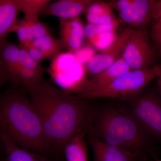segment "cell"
<instances>
[{
  "label": "cell",
  "mask_w": 161,
  "mask_h": 161,
  "mask_svg": "<svg viewBox=\"0 0 161 161\" xmlns=\"http://www.w3.org/2000/svg\"><path fill=\"white\" fill-rule=\"evenodd\" d=\"M7 77L5 71L3 69V68L0 65V88L3 86V84L7 82Z\"/></svg>",
  "instance_id": "29"
},
{
  "label": "cell",
  "mask_w": 161,
  "mask_h": 161,
  "mask_svg": "<svg viewBox=\"0 0 161 161\" xmlns=\"http://www.w3.org/2000/svg\"><path fill=\"white\" fill-rule=\"evenodd\" d=\"M120 57L132 70L150 68L158 64L157 51L147 30H132Z\"/></svg>",
  "instance_id": "7"
},
{
  "label": "cell",
  "mask_w": 161,
  "mask_h": 161,
  "mask_svg": "<svg viewBox=\"0 0 161 161\" xmlns=\"http://www.w3.org/2000/svg\"><path fill=\"white\" fill-rule=\"evenodd\" d=\"M30 28L31 43L35 40L47 35H50L49 28L46 24L40 20L34 22H29Z\"/></svg>",
  "instance_id": "24"
},
{
  "label": "cell",
  "mask_w": 161,
  "mask_h": 161,
  "mask_svg": "<svg viewBox=\"0 0 161 161\" xmlns=\"http://www.w3.org/2000/svg\"><path fill=\"white\" fill-rule=\"evenodd\" d=\"M158 58H159L161 61V45L158 51Z\"/></svg>",
  "instance_id": "30"
},
{
  "label": "cell",
  "mask_w": 161,
  "mask_h": 161,
  "mask_svg": "<svg viewBox=\"0 0 161 161\" xmlns=\"http://www.w3.org/2000/svg\"><path fill=\"white\" fill-rule=\"evenodd\" d=\"M22 47L26 50L31 58L38 63L40 64L43 60L47 59L41 51L33 46L31 43L26 46Z\"/></svg>",
  "instance_id": "25"
},
{
  "label": "cell",
  "mask_w": 161,
  "mask_h": 161,
  "mask_svg": "<svg viewBox=\"0 0 161 161\" xmlns=\"http://www.w3.org/2000/svg\"><path fill=\"white\" fill-rule=\"evenodd\" d=\"M132 0H112L108 2L112 9L119 13L131 5Z\"/></svg>",
  "instance_id": "26"
},
{
  "label": "cell",
  "mask_w": 161,
  "mask_h": 161,
  "mask_svg": "<svg viewBox=\"0 0 161 161\" xmlns=\"http://www.w3.org/2000/svg\"><path fill=\"white\" fill-rule=\"evenodd\" d=\"M31 44L41 51L47 59H53L65 48L60 39H57L51 35L35 40Z\"/></svg>",
  "instance_id": "18"
},
{
  "label": "cell",
  "mask_w": 161,
  "mask_h": 161,
  "mask_svg": "<svg viewBox=\"0 0 161 161\" xmlns=\"http://www.w3.org/2000/svg\"><path fill=\"white\" fill-rule=\"evenodd\" d=\"M132 28L127 27L106 48L99 53L93 56L84 67L87 76L91 77L99 74L111 66L120 58L122 50L132 31Z\"/></svg>",
  "instance_id": "8"
},
{
  "label": "cell",
  "mask_w": 161,
  "mask_h": 161,
  "mask_svg": "<svg viewBox=\"0 0 161 161\" xmlns=\"http://www.w3.org/2000/svg\"><path fill=\"white\" fill-rule=\"evenodd\" d=\"M92 132L108 143L156 159L158 150L145 133L126 108L109 104L95 108Z\"/></svg>",
  "instance_id": "3"
},
{
  "label": "cell",
  "mask_w": 161,
  "mask_h": 161,
  "mask_svg": "<svg viewBox=\"0 0 161 161\" xmlns=\"http://www.w3.org/2000/svg\"><path fill=\"white\" fill-rule=\"evenodd\" d=\"M19 46V63L21 66L27 69L33 70L44 74L45 69L40 64L36 62L31 58L26 49Z\"/></svg>",
  "instance_id": "23"
},
{
  "label": "cell",
  "mask_w": 161,
  "mask_h": 161,
  "mask_svg": "<svg viewBox=\"0 0 161 161\" xmlns=\"http://www.w3.org/2000/svg\"><path fill=\"white\" fill-rule=\"evenodd\" d=\"M93 0H60L51 3L39 13V17L55 16L60 19L79 17L85 14Z\"/></svg>",
  "instance_id": "10"
},
{
  "label": "cell",
  "mask_w": 161,
  "mask_h": 161,
  "mask_svg": "<svg viewBox=\"0 0 161 161\" xmlns=\"http://www.w3.org/2000/svg\"><path fill=\"white\" fill-rule=\"evenodd\" d=\"M131 5H132V4H131ZM131 5L125 9H123L122 10L119 12V13L122 20L125 23L128 24L130 27L132 28V25H133V15H132V8Z\"/></svg>",
  "instance_id": "27"
},
{
  "label": "cell",
  "mask_w": 161,
  "mask_h": 161,
  "mask_svg": "<svg viewBox=\"0 0 161 161\" xmlns=\"http://www.w3.org/2000/svg\"><path fill=\"white\" fill-rule=\"evenodd\" d=\"M0 131L18 146L39 155L55 151L26 90L18 85L11 84L0 95Z\"/></svg>",
  "instance_id": "2"
},
{
  "label": "cell",
  "mask_w": 161,
  "mask_h": 161,
  "mask_svg": "<svg viewBox=\"0 0 161 161\" xmlns=\"http://www.w3.org/2000/svg\"><path fill=\"white\" fill-rule=\"evenodd\" d=\"M127 110L145 133L161 143V100L158 92L145 89L129 101Z\"/></svg>",
  "instance_id": "5"
},
{
  "label": "cell",
  "mask_w": 161,
  "mask_h": 161,
  "mask_svg": "<svg viewBox=\"0 0 161 161\" xmlns=\"http://www.w3.org/2000/svg\"><path fill=\"white\" fill-rule=\"evenodd\" d=\"M14 32L16 34L21 46H26L31 43L29 23L25 19L18 20Z\"/></svg>",
  "instance_id": "22"
},
{
  "label": "cell",
  "mask_w": 161,
  "mask_h": 161,
  "mask_svg": "<svg viewBox=\"0 0 161 161\" xmlns=\"http://www.w3.org/2000/svg\"><path fill=\"white\" fill-rule=\"evenodd\" d=\"M20 11L19 0H0V44L14 31Z\"/></svg>",
  "instance_id": "12"
},
{
  "label": "cell",
  "mask_w": 161,
  "mask_h": 161,
  "mask_svg": "<svg viewBox=\"0 0 161 161\" xmlns=\"http://www.w3.org/2000/svg\"><path fill=\"white\" fill-rule=\"evenodd\" d=\"M86 136L92 148L94 161H147L149 158L108 143L96 137L90 130Z\"/></svg>",
  "instance_id": "9"
},
{
  "label": "cell",
  "mask_w": 161,
  "mask_h": 161,
  "mask_svg": "<svg viewBox=\"0 0 161 161\" xmlns=\"http://www.w3.org/2000/svg\"><path fill=\"white\" fill-rule=\"evenodd\" d=\"M19 45L6 40L0 44V65L5 72L19 64Z\"/></svg>",
  "instance_id": "19"
},
{
  "label": "cell",
  "mask_w": 161,
  "mask_h": 161,
  "mask_svg": "<svg viewBox=\"0 0 161 161\" xmlns=\"http://www.w3.org/2000/svg\"><path fill=\"white\" fill-rule=\"evenodd\" d=\"M150 27V39L158 52L161 45V0L156 3Z\"/></svg>",
  "instance_id": "21"
},
{
  "label": "cell",
  "mask_w": 161,
  "mask_h": 161,
  "mask_svg": "<svg viewBox=\"0 0 161 161\" xmlns=\"http://www.w3.org/2000/svg\"><path fill=\"white\" fill-rule=\"evenodd\" d=\"M74 54L60 53L51 59L48 72L51 79L58 88L68 94L77 95L86 88L88 82L85 70H74L72 63Z\"/></svg>",
  "instance_id": "6"
},
{
  "label": "cell",
  "mask_w": 161,
  "mask_h": 161,
  "mask_svg": "<svg viewBox=\"0 0 161 161\" xmlns=\"http://www.w3.org/2000/svg\"><path fill=\"white\" fill-rule=\"evenodd\" d=\"M51 2L49 0H19L20 11L24 13L26 21H37L40 11Z\"/></svg>",
  "instance_id": "20"
},
{
  "label": "cell",
  "mask_w": 161,
  "mask_h": 161,
  "mask_svg": "<svg viewBox=\"0 0 161 161\" xmlns=\"http://www.w3.org/2000/svg\"><path fill=\"white\" fill-rule=\"evenodd\" d=\"M158 65L150 68L132 70L106 85L85 90L76 95L88 99L110 98L129 101L156 78Z\"/></svg>",
  "instance_id": "4"
},
{
  "label": "cell",
  "mask_w": 161,
  "mask_h": 161,
  "mask_svg": "<svg viewBox=\"0 0 161 161\" xmlns=\"http://www.w3.org/2000/svg\"><path fill=\"white\" fill-rule=\"evenodd\" d=\"M86 133L80 132L65 144L63 152L66 161H88Z\"/></svg>",
  "instance_id": "17"
},
{
  "label": "cell",
  "mask_w": 161,
  "mask_h": 161,
  "mask_svg": "<svg viewBox=\"0 0 161 161\" xmlns=\"http://www.w3.org/2000/svg\"><path fill=\"white\" fill-rule=\"evenodd\" d=\"M85 14L89 24L99 25L109 24L117 20L108 3L93 0Z\"/></svg>",
  "instance_id": "16"
},
{
  "label": "cell",
  "mask_w": 161,
  "mask_h": 161,
  "mask_svg": "<svg viewBox=\"0 0 161 161\" xmlns=\"http://www.w3.org/2000/svg\"><path fill=\"white\" fill-rule=\"evenodd\" d=\"M0 140L5 153L4 161H46L39 154L19 147L0 131Z\"/></svg>",
  "instance_id": "15"
},
{
  "label": "cell",
  "mask_w": 161,
  "mask_h": 161,
  "mask_svg": "<svg viewBox=\"0 0 161 161\" xmlns=\"http://www.w3.org/2000/svg\"><path fill=\"white\" fill-rule=\"evenodd\" d=\"M156 0H132L133 25L135 30H147L150 26Z\"/></svg>",
  "instance_id": "14"
},
{
  "label": "cell",
  "mask_w": 161,
  "mask_h": 161,
  "mask_svg": "<svg viewBox=\"0 0 161 161\" xmlns=\"http://www.w3.org/2000/svg\"><path fill=\"white\" fill-rule=\"evenodd\" d=\"M151 161H161V159H156L151 160Z\"/></svg>",
  "instance_id": "31"
},
{
  "label": "cell",
  "mask_w": 161,
  "mask_h": 161,
  "mask_svg": "<svg viewBox=\"0 0 161 161\" xmlns=\"http://www.w3.org/2000/svg\"><path fill=\"white\" fill-rule=\"evenodd\" d=\"M156 78L157 80L158 92L161 100V64L158 65V74Z\"/></svg>",
  "instance_id": "28"
},
{
  "label": "cell",
  "mask_w": 161,
  "mask_h": 161,
  "mask_svg": "<svg viewBox=\"0 0 161 161\" xmlns=\"http://www.w3.org/2000/svg\"><path fill=\"white\" fill-rule=\"evenodd\" d=\"M60 39L65 48L73 54L78 52L83 45L85 39L83 23L79 17L60 19Z\"/></svg>",
  "instance_id": "11"
},
{
  "label": "cell",
  "mask_w": 161,
  "mask_h": 161,
  "mask_svg": "<svg viewBox=\"0 0 161 161\" xmlns=\"http://www.w3.org/2000/svg\"><path fill=\"white\" fill-rule=\"evenodd\" d=\"M131 70L132 69L120 57L111 66L91 77L83 91L103 86Z\"/></svg>",
  "instance_id": "13"
},
{
  "label": "cell",
  "mask_w": 161,
  "mask_h": 161,
  "mask_svg": "<svg viewBox=\"0 0 161 161\" xmlns=\"http://www.w3.org/2000/svg\"><path fill=\"white\" fill-rule=\"evenodd\" d=\"M26 92L55 151H63L72 137L92 129L95 107L90 99L68 94L44 80Z\"/></svg>",
  "instance_id": "1"
}]
</instances>
